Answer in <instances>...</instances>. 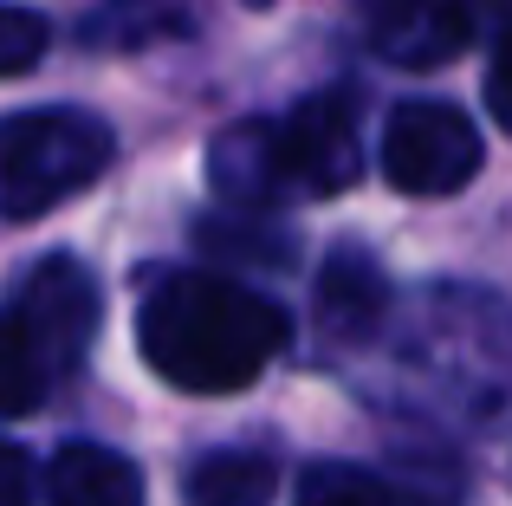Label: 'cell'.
Masks as SVG:
<instances>
[{
  "instance_id": "cell-14",
  "label": "cell",
  "mask_w": 512,
  "mask_h": 506,
  "mask_svg": "<svg viewBox=\"0 0 512 506\" xmlns=\"http://www.w3.org/2000/svg\"><path fill=\"white\" fill-rule=\"evenodd\" d=\"M487 111H493L500 130H512V33L500 39V52H493V65H487Z\"/></svg>"
},
{
  "instance_id": "cell-4",
  "label": "cell",
  "mask_w": 512,
  "mask_h": 506,
  "mask_svg": "<svg viewBox=\"0 0 512 506\" xmlns=\"http://www.w3.org/2000/svg\"><path fill=\"white\" fill-rule=\"evenodd\" d=\"M480 169V130L461 104H402L383 130V176L402 195H454Z\"/></svg>"
},
{
  "instance_id": "cell-15",
  "label": "cell",
  "mask_w": 512,
  "mask_h": 506,
  "mask_svg": "<svg viewBox=\"0 0 512 506\" xmlns=\"http://www.w3.org/2000/svg\"><path fill=\"white\" fill-rule=\"evenodd\" d=\"M480 13H487V20H500V39L512 33V0H474Z\"/></svg>"
},
{
  "instance_id": "cell-8",
  "label": "cell",
  "mask_w": 512,
  "mask_h": 506,
  "mask_svg": "<svg viewBox=\"0 0 512 506\" xmlns=\"http://www.w3.org/2000/svg\"><path fill=\"white\" fill-rule=\"evenodd\" d=\"M46 500L52 506H143V474L117 448L72 442L46 468Z\"/></svg>"
},
{
  "instance_id": "cell-12",
  "label": "cell",
  "mask_w": 512,
  "mask_h": 506,
  "mask_svg": "<svg viewBox=\"0 0 512 506\" xmlns=\"http://www.w3.org/2000/svg\"><path fill=\"white\" fill-rule=\"evenodd\" d=\"M46 20L26 7H0V78H20L39 65V52H46Z\"/></svg>"
},
{
  "instance_id": "cell-10",
  "label": "cell",
  "mask_w": 512,
  "mask_h": 506,
  "mask_svg": "<svg viewBox=\"0 0 512 506\" xmlns=\"http://www.w3.org/2000/svg\"><path fill=\"white\" fill-rule=\"evenodd\" d=\"M52 357L46 344L26 331V318L13 312V305H0V416H26V409L46 403L52 390Z\"/></svg>"
},
{
  "instance_id": "cell-11",
  "label": "cell",
  "mask_w": 512,
  "mask_h": 506,
  "mask_svg": "<svg viewBox=\"0 0 512 506\" xmlns=\"http://www.w3.org/2000/svg\"><path fill=\"white\" fill-rule=\"evenodd\" d=\"M299 506H409V500L363 468H312L299 481Z\"/></svg>"
},
{
  "instance_id": "cell-9",
  "label": "cell",
  "mask_w": 512,
  "mask_h": 506,
  "mask_svg": "<svg viewBox=\"0 0 512 506\" xmlns=\"http://www.w3.org/2000/svg\"><path fill=\"white\" fill-rule=\"evenodd\" d=\"M279 468L247 448H221L188 468V506H273Z\"/></svg>"
},
{
  "instance_id": "cell-2",
  "label": "cell",
  "mask_w": 512,
  "mask_h": 506,
  "mask_svg": "<svg viewBox=\"0 0 512 506\" xmlns=\"http://www.w3.org/2000/svg\"><path fill=\"white\" fill-rule=\"evenodd\" d=\"M214 189L234 202L286 195H344L357 182V111L338 91H318L273 124H234L208 156Z\"/></svg>"
},
{
  "instance_id": "cell-1",
  "label": "cell",
  "mask_w": 512,
  "mask_h": 506,
  "mask_svg": "<svg viewBox=\"0 0 512 506\" xmlns=\"http://www.w3.org/2000/svg\"><path fill=\"white\" fill-rule=\"evenodd\" d=\"M286 312L240 279L169 273L137 312V351L163 383L188 396H234L286 351Z\"/></svg>"
},
{
  "instance_id": "cell-7",
  "label": "cell",
  "mask_w": 512,
  "mask_h": 506,
  "mask_svg": "<svg viewBox=\"0 0 512 506\" xmlns=\"http://www.w3.org/2000/svg\"><path fill=\"white\" fill-rule=\"evenodd\" d=\"M389 318V279L363 247H338L318 273V325L338 344H363Z\"/></svg>"
},
{
  "instance_id": "cell-3",
  "label": "cell",
  "mask_w": 512,
  "mask_h": 506,
  "mask_svg": "<svg viewBox=\"0 0 512 506\" xmlns=\"http://www.w3.org/2000/svg\"><path fill=\"white\" fill-rule=\"evenodd\" d=\"M111 150V124L78 104H39V111L0 117V221H33L72 202L111 169Z\"/></svg>"
},
{
  "instance_id": "cell-5",
  "label": "cell",
  "mask_w": 512,
  "mask_h": 506,
  "mask_svg": "<svg viewBox=\"0 0 512 506\" xmlns=\"http://www.w3.org/2000/svg\"><path fill=\"white\" fill-rule=\"evenodd\" d=\"M13 312L26 318V331L46 344L52 370L65 377V370H78V357L98 338V279H91L72 253H52V260H39L33 273H26Z\"/></svg>"
},
{
  "instance_id": "cell-6",
  "label": "cell",
  "mask_w": 512,
  "mask_h": 506,
  "mask_svg": "<svg viewBox=\"0 0 512 506\" xmlns=\"http://www.w3.org/2000/svg\"><path fill=\"white\" fill-rule=\"evenodd\" d=\"M363 39L389 65L435 72L474 39V0H357Z\"/></svg>"
},
{
  "instance_id": "cell-13",
  "label": "cell",
  "mask_w": 512,
  "mask_h": 506,
  "mask_svg": "<svg viewBox=\"0 0 512 506\" xmlns=\"http://www.w3.org/2000/svg\"><path fill=\"white\" fill-rule=\"evenodd\" d=\"M33 487H39L33 455L13 448V442H0V506H33Z\"/></svg>"
}]
</instances>
